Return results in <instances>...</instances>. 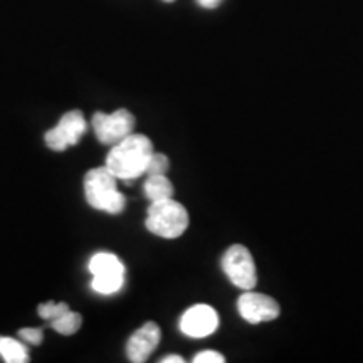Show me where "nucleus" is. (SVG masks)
<instances>
[{
    "mask_svg": "<svg viewBox=\"0 0 363 363\" xmlns=\"http://www.w3.org/2000/svg\"><path fill=\"white\" fill-rule=\"evenodd\" d=\"M185 360L182 357H179V355H169V357H165L162 360V363H184Z\"/></svg>",
    "mask_w": 363,
    "mask_h": 363,
    "instance_id": "obj_20",
    "label": "nucleus"
},
{
    "mask_svg": "<svg viewBox=\"0 0 363 363\" xmlns=\"http://www.w3.org/2000/svg\"><path fill=\"white\" fill-rule=\"evenodd\" d=\"M199 4H201L202 7L206 9H214L220 4V0H199Z\"/></svg>",
    "mask_w": 363,
    "mask_h": 363,
    "instance_id": "obj_19",
    "label": "nucleus"
},
{
    "mask_svg": "<svg viewBox=\"0 0 363 363\" xmlns=\"http://www.w3.org/2000/svg\"><path fill=\"white\" fill-rule=\"evenodd\" d=\"M152 153L153 145L148 136L131 133L111 148L110 155L106 157V169L118 180L131 182L147 174Z\"/></svg>",
    "mask_w": 363,
    "mask_h": 363,
    "instance_id": "obj_1",
    "label": "nucleus"
},
{
    "mask_svg": "<svg viewBox=\"0 0 363 363\" xmlns=\"http://www.w3.org/2000/svg\"><path fill=\"white\" fill-rule=\"evenodd\" d=\"M86 133V120L79 110L67 111L62 115L59 123L45 133V145L54 152H66L76 145Z\"/></svg>",
    "mask_w": 363,
    "mask_h": 363,
    "instance_id": "obj_6",
    "label": "nucleus"
},
{
    "mask_svg": "<svg viewBox=\"0 0 363 363\" xmlns=\"http://www.w3.org/2000/svg\"><path fill=\"white\" fill-rule=\"evenodd\" d=\"M190 222L187 208L172 199L152 202L145 225L152 234L163 239H177L187 230Z\"/></svg>",
    "mask_w": 363,
    "mask_h": 363,
    "instance_id": "obj_3",
    "label": "nucleus"
},
{
    "mask_svg": "<svg viewBox=\"0 0 363 363\" xmlns=\"http://www.w3.org/2000/svg\"><path fill=\"white\" fill-rule=\"evenodd\" d=\"M89 272L93 276L104 274H125L123 262L118 259V256L111 252H98L91 257Z\"/></svg>",
    "mask_w": 363,
    "mask_h": 363,
    "instance_id": "obj_10",
    "label": "nucleus"
},
{
    "mask_svg": "<svg viewBox=\"0 0 363 363\" xmlns=\"http://www.w3.org/2000/svg\"><path fill=\"white\" fill-rule=\"evenodd\" d=\"M125 274H104V276H93L91 288L99 294H113L123 288Z\"/></svg>",
    "mask_w": 363,
    "mask_h": 363,
    "instance_id": "obj_13",
    "label": "nucleus"
},
{
    "mask_svg": "<svg viewBox=\"0 0 363 363\" xmlns=\"http://www.w3.org/2000/svg\"><path fill=\"white\" fill-rule=\"evenodd\" d=\"M162 340L160 326L153 321H148L143 326L131 335L128 343H126V355L130 362L143 363L148 360V357L157 350L158 343Z\"/></svg>",
    "mask_w": 363,
    "mask_h": 363,
    "instance_id": "obj_9",
    "label": "nucleus"
},
{
    "mask_svg": "<svg viewBox=\"0 0 363 363\" xmlns=\"http://www.w3.org/2000/svg\"><path fill=\"white\" fill-rule=\"evenodd\" d=\"M94 135L103 145H115L133 133L135 116L128 110L121 108L115 113H96L91 120Z\"/></svg>",
    "mask_w": 363,
    "mask_h": 363,
    "instance_id": "obj_5",
    "label": "nucleus"
},
{
    "mask_svg": "<svg viewBox=\"0 0 363 363\" xmlns=\"http://www.w3.org/2000/svg\"><path fill=\"white\" fill-rule=\"evenodd\" d=\"M170 162L163 153H152L148 160V167H147V175H167L169 172Z\"/></svg>",
    "mask_w": 363,
    "mask_h": 363,
    "instance_id": "obj_15",
    "label": "nucleus"
},
{
    "mask_svg": "<svg viewBox=\"0 0 363 363\" xmlns=\"http://www.w3.org/2000/svg\"><path fill=\"white\" fill-rule=\"evenodd\" d=\"M19 337H21V340H24V342L30 343V345H39L40 342H43L44 333H43V330H39V328H22V330H19Z\"/></svg>",
    "mask_w": 363,
    "mask_h": 363,
    "instance_id": "obj_17",
    "label": "nucleus"
},
{
    "mask_svg": "<svg viewBox=\"0 0 363 363\" xmlns=\"http://www.w3.org/2000/svg\"><path fill=\"white\" fill-rule=\"evenodd\" d=\"M165 2H174V0H165Z\"/></svg>",
    "mask_w": 363,
    "mask_h": 363,
    "instance_id": "obj_21",
    "label": "nucleus"
},
{
    "mask_svg": "<svg viewBox=\"0 0 363 363\" xmlns=\"http://www.w3.org/2000/svg\"><path fill=\"white\" fill-rule=\"evenodd\" d=\"M219 328V315L212 306L195 305L180 318L182 333L190 338H206Z\"/></svg>",
    "mask_w": 363,
    "mask_h": 363,
    "instance_id": "obj_8",
    "label": "nucleus"
},
{
    "mask_svg": "<svg viewBox=\"0 0 363 363\" xmlns=\"http://www.w3.org/2000/svg\"><path fill=\"white\" fill-rule=\"evenodd\" d=\"M0 355L7 363L29 362V350L26 348V345L7 337H0Z\"/></svg>",
    "mask_w": 363,
    "mask_h": 363,
    "instance_id": "obj_12",
    "label": "nucleus"
},
{
    "mask_svg": "<svg viewBox=\"0 0 363 363\" xmlns=\"http://www.w3.org/2000/svg\"><path fill=\"white\" fill-rule=\"evenodd\" d=\"M118 179L106 169V165L99 169L89 170L84 177V195L86 202L96 211L106 214H120L123 212L126 199L118 190Z\"/></svg>",
    "mask_w": 363,
    "mask_h": 363,
    "instance_id": "obj_2",
    "label": "nucleus"
},
{
    "mask_svg": "<svg viewBox=\"0 0 363 363\" xmlns=\"http://www.w3.org/2000/svg\"><path fill=\"white\" fill-rule=\"evenodd\" d=\"M239 315L251 325H259L264 321H272L279 316L281 308L274 298L262 293L244 291L238 299Z\"/></svg>",
    "mask_w": 363,
    "mask_h": 363,
    "instance_id": "obj_7",
    "label": "nucleus"
},
{
    "mask_svg": "<svg viewBox=\"0 0 363 363\" xmlns=\"http://www.w3.org/2000/svg\"><path fill=\"white\" fill-rule=\"evenodd\" d=\"M143 190L150 202L165 201V199H172V195H174V185L167 179V175H148Z\"/></svg>",
    "mask_w": 363,
    "mask_h": 363,
    "instance_id": "obj_11",
    "label": "nucleus"
},
{
    "mask_svg": "<svg viewBox=\"0 0 363 363\" xmlns=\"http://www.w3.org/2000/svg\"><path fill=\"white\" fill-rule=\"evenodd\" d=\"M81 315L78 313L67 310L66 313H62L61 316H57L56 320L49 321L54 330L61 335H74L76 331L81 328Z\"/></svg>",
    "mask_w": 363,
    "mask_h": 363,
    "instance_id": "obj_14",
    "label": "nucleus"
},
{
    "mask_svg": "<svg viewBox=\"0 0 363 363\" xmlns=\"http://www.w3.org/2000/svg\"><path fill=\"white\" fill-rule=\"evenodd\" d=\"M69 310V306L66 305V303H44V305H40L38 308V313L40 315V318H44V320L48 321H52L56 320L57 316H61L62 313H66Z\"/></svg>",
    "mask_w": 363,
    "mask_h": 363,
    "instance_id": "obj_16",
    "label": "nucleus"
},
{
    "mask_svg": "<svg viewBox=\"0 0 363 363\" xmlns=\"http://www.w3.org/2000/svg\"><path fill=\"white\" fill-rule=\"evenodd\" d=\"M222 269L235 288L254 289L257 284V271L249 249L242 244H234L222 256Z\"/></svg>",
    "mask_w": 363,
    "mask_h": 363,
    "instance_id": "obj_4",
    "label": "nucleus"
},
{
    "mask_svg": "<svg viewBox=\"0 0 363 363\" xmlns=\"http://www.w3.org/2000/svg\"><path fill=\"white\" fill-rule=\"evenodd\" d=\"M224 362L225 358L222 357L219 352H214V350L201 352L194 358V363H224Z\"/></svg>",
    "mask_w": 363,
    "mask_h": 363,
    "instance_id": "obj_18",
    "label": "nucleus"
}]
</instances>
